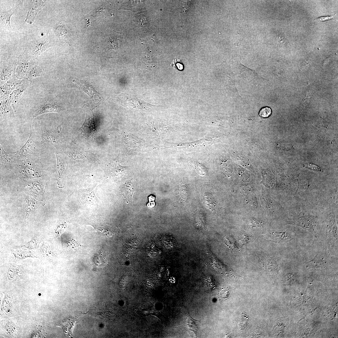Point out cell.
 I'll return each mask as SVG.
<instances>
[{
    "label": "cell",
    "mask_w": 338,
    "mask_h": 338,
    "mask_svg": "<svg viewBox=\"0 0 338 338\" xmlns=\"http://www.w3.org/2000/svg\"><path fill=\"white\" fill-rule=\"evenodd\" d=\"M36 60V58L27 50H25L18 56L16 77L19 79H23L29 68Z\"/></svg>",
    "instance_id": "cell-1"
},
{
    "label": "cell",
    "mask_w": 338,
    "mask_h": 338,
    "mask_svg": "<svg viewBox=\"0 0 338 338\" xmlns=\"http://www.w3.org/2000/svg\"><path fill=\"white\" fill-rule=\"evenodd\" d=\"M17 60L15 58H8L0 65V85L16 77Z\"/></svg>",
    "instance_id": "cell-2"
},
{
    "label": "cell",
    "mask_w": 338,
    "mask_h": 338,
    "mask_svg": "<svg viewBox=\"0 0 338 338\" xmlns=\"http://www.w3.org/2000/svg\"><path fill=\"white\" fill-rule=\"evenodd\" d=\"M30 83V80L23 79L18 84L15 88L10 95L9 100L14 110L23 93Z\"/></svg>",
    "instance_id": "cell-3"
},
{
    "label": "cell",
    "mask_w": 338,
    "mask_h": 338,
    "mask_svg": "<svg viewBox=\"0 0 338 338\" xmlns=\"http://www.w3.org/2000/svg\"><path fill=\"white\" fill-rule=\"evenodd\" d=\"M62 111L60 106L50 101L43 102L38 105L32 115L33 118L43 114L50 112H60Z\"/></svg>",
    "instance_id": "cell-4"
},
{
    "label": "cell",
    "mask_w": 338,
    "mask_h": 338,
    "mask_svg": "<svg viewBox=\"0 0 338 338\" xmlns=\"http://www.w3.org/2000/svg\"><path fill=\"white\" fill-rule=\"evenodd\" d=\"M25 21L30 24L32 23L38 12L44 7V2L42 0H30Z\"/></svg>",
    "instance_id": "cell-5"
},
{
    "label": "cell",
    "mask_w": 338,
    "mask_h": 338,
    "mask_svg": "<svg viewBox=\"0 0 338 338\" xmlns=\"http://www.w3.org/2000/svg\"><path fill=\"white\" fill-rule=\"evenodd\" d=\"M119 97H118L119 101L125 105L132 107L134 106H136V107H140L141 106L145 107L151 105L139 100L133 95L125 94L123 95L122 94Z\"/></svg>",
    "instance_id": "cell-6"
},
{
    "label": "cell",
    "mask_w": 338,
    "mask_h": 338,
    "mask_svg": "<svg viewBox=\"0 0 338 338\" xmlns=\"http://www.w3.org/2000/svg\"><path fill=\"white\" fill-rule=\"evenodd\" d=\"M31 129L29 137L24 145L16 152V155L21 159H26L33 154L35 149L32 135Z\"/></svg>",
    "instance_id": "cell-7"
},
{
    "label": "cell",
    "mask_w": 338,
    "mask_h": 338,
    "mask_svg": "<svg viewBox=\"0 0 338 338\" xmlns=\"http://www.w3.org/2000/svg\"><path fill=\"white\" fill-rule=\"evenodd\" d=\"M44 74L42 63L36 60L29 68L23 79L30 80L35 78L43 76Z\"/></svg>",
    "instance_id": "cell-8"
},
{
    "label": "cell",
    "mask_w": 338,
    "mask_h": 338,
    "mask_svg": "<svg viewBox=\"0 0 338 338\" xmlns=\"http://www.w3.org/2000/svg\"><path fill=\"white\" fill-rule=\"evenodd\" d=\"M21 80L15 77L0 85V99L9 98L10 95Z\"/></svg>",
    "instance_id": "cell-9"
},
{
    "label": "cell",
    "mask_w": 338,
    "mask_h": 338,
    "mask_svg": "<svg viewBox=\"0 0 338 338\" xmlns=\"http://www.w3.org/2000/svg\"><path fill=\"white\" fill-rule=\"evenodd\" d=\"M85 134L91 136L94 134L95 124L93 112L90 110L86 111L85 120L82 127Z\"/></svg>",
    "instance_id": "cell-10"
},
{
    "label": "cell",
    "mask_w": 338,
    "mask_h": 338,
    "mask_svg": "<svg viewBox=\"0 0 338 338\" xmlns=\"http://www.w3.org/2000/svg\"><path fill=\"white\" fill-rule=\"evenodd\" d=\"M16 7H13L7 11L1 12L0 23L3 28L11 31H13L10 25V18L17 10Z\"/></svg>",
    "instance_id": "cell-11"
},
{
    "label": "cell",
    "mask_w": 338,
    "mask_h": 338,
    "mask_svg": "<svg viewBox=\"0 0 338 338\" xmlns=\"http://www.w3.org/2000/svg\"><path fill=\"white\" fill-rule=\"evenodd\" d=\"M8 98L0 99L1 120L10 117L13 114L12 109H13L11 105Z\"/></svg>",
    "instance_id": "cell-12"
},
{
    "label": "cell",
    "mask_w": 338,
    "mask_h": 338,
    "mask_svg": "<svg viewBox=\"0 0 338 338\" xmlns=\"http://www.w3.org/2000/svg\"><path fill=\"white\" fill-rule=\"evenodd\" d=\"M127 169L126 167L122 166L117 162L113 161L109 165L107 172L110 176L114 177L125 173Z\"/></svg>",
    "instance_id": "cell-13"
},
{
    "label": "cell",
    "mask_w": 338,
    "mask_h": 338,
    "mask_svg": "<svg viewBox=\"0 0 338 338\" xmlns=\"http://www.w3.org/2000/svg\"><path fill=\"white\" fill-rule=\"evenodd\" d=\"M74 82L79 84L81 89L91 97L93 101H94L95 100H96V98L98 99L99 101L101 100L100 95L91 85L81 81L74 80Z\"/></svg>",
    "instance_id": "cell-14"
},
{
    "label": "cell",
    "mask_w": 338,
    "mask_h": 338,
    "mask_svg": "<svg viewBox=\"0 0 338 338\" xmlns=\"http://www.w3.org/2000/svg\"><path fill=\"white\" fill-rule=\"evenodd\" d=\"M135 191V187L133 183L128 182L124 185L121 189L122 194L125 201L131 202L133 194Z\"/></svg>",
    "instance_id": "cell-15"
},
{
    "label": "cell",
    "mask_w": 338,
    "mask_h": 338,
    "mask_svg": "<svg viewBox=\"0 0 338 338\" xmlns=\"http://www.w3.org/2000/svg\"><path fill=\"white\" fill-rule=\"evenodd\" d=\"M50 41L49 37L45 38L39 43L36 44L33 48L31 53L36 57V56L40 54L50 46Z\"/></svg>",
    "instance_id": "cell-16"
},
{
    "label": "cell",
    "mask_w": 338,
    "mask_h": 338,
    "mask_svg": "<svg viewBox=\"0 0 338 338\" xmlns=\"http://www.w3.org/2000/svg\"><path fill=\"white\" fill-rule=\"evenodd\" d=\"M82 194L83 200L85 203L92 204L97 202V199L95 194L93 187H89L83 191Z\"/></svg>",
    "instance_id": "cell-17"
},
{
    "label": "cell",
    "mask_w": 338,
    "mask_h": 338,
    "mask_svg": "<svg viewBox=\"0 0 338 338\" xmlns=\"http://www.w3.org/2000/svg\"><path fill=\"white\" fill-rule=\"evenodd\" d=\"M200 320H195L189 315L187 316L186 320V328L188 332H192L196 335L198 330V323Z\"/></svg>",
    "instance_id": "cell-18"
},
{
    "label": "cell",
    "mask_w": 338,
    "mask_h": 338,
    "mask_svg": "<svg viewBox=\"0 0 338 338\" xmlns=\"http://www.w3.org/2000/svg\"><path fill=\"white\" fill-rule=\"evenodd\" d=\"M42 131V142L54 143L56 142L54 135L48 129L44 126L41 127Z\"/></svg>",
    "instance_id": "cell-19"
},
{
    "label": "cell",
    "mask_w": 338,
    "mask_h": 338,
    "mask_svg": "<svg viewBox=\"0 0 338 338\" xmlns=\"http://www.w3.org/2000/svg\"><path fill=\"white\" fill-rule=\"evenodd\" d=\"M327 258L324 255H317L315 258L310 262V264L312 266H317L322 265L327 260Z\"/></svg>",
    "instance_id": "cell-20"
},
{
    "label": "cell",
    "mask_w": 338,
    "mask_h": 338,
    "mask_svg": "<svg viewBox=\"0 0 338 338\" xmlns=\"http://www.w3.org/2000/svg\"><path fill=\"white\" fill-rule=\"evenodd\" d=\"M285 232H273L270 233L271 238L276 240H282L289 238L287 237L288 235Z\"/></svg>",
    "instance_id": "cell-21"
},
{
    "label": "cell",
    "mask_w": 338,
    "mask_h": 338,
    "mask_svg": "<svg viewBox=\"0 0 338 338\" xmlns=\"http://www.w3.org/2000/svg\"><path fill=\"white\" fill-rule=\"evenodd\" d=\"M56 155L57 162V170L60 175L64 169V163L62 159L58 154L56 153Z\"/></svg>",
    "instance_id": "cell-22"
},
{
    "label": "cell",
    "mask_w": 338,
    "mask_h": 338,
    "mask_svg": "<svg viewBox=\"0 0 338 338\" xmlns=\"http://www.w3.org/2000/svg\"><path fill=\"white\" fill-rule=\"evenodd\" d=\"M197 225L201 229H203L205 226V219L204 216L201 214H198L196 217Z\"/></svg>",
    "instance_id": "cell-23"
},
{
    "label": "cell",
    "mask_w": 338,
    "mask_h": 338,
    "mask_svg": "<svg viewBox=\"0 0 338 338\" xmlns=\"http://www.w3.org/2000/svg\"><path fill=\"white\" fill-rule=\"evenodd\" d=\"M271 113V110L269 107H265L262 108L259 111V115L263 118H267L269 117Z\"/></svg>",
    "instance_id": "cell-24"
},
{
    "label": "cell",
    "mask_w": 338,
    "mask_h": 338,
    "mask_svg": "<svg viewBox=\"0 0 338 338\" xmlns=\"http://www.w3.org/2000/svg\"><path fill=\"white\" fill-rule=\"evenodd\" d=\"M68 244L69 247L75 250H77V249L81 246L79 243L73 239L68 242Z\"/></svg>",
    "instance_id": "cell-25"
},
{
    "label": "cell",
    "mask_w": 338,
    "mask_h": 338,
    "mask_svg": "<svg viewBox=\"0 0 338 338\" xmlns=\"http://www.w3.org/2000/svg\"><path fill=\"white\" fill-rule=\"evenodd\" d=\"M67 227V224H64L59 226L56 230V233L58 237L60 236L61 234L66 229Z\"/></svg>",
    "instance_id": "cell-26"
},
{
    "label": "cell",
    "mask_w": 338,
    "mask_h": 338,
    "mask_svg": "<svg viewBox=\"0 0 338 338\" xmlns=\"http://www.w3.org/2000/svg\"><path fill=\"white\" fill-rule=\"evenodd\" d=\"M8 155L0 146V158L1 160L6 162L8 161Z\"/></svg>",
    "instance_id": "cell-27"
},
{
    "label": "cell",
    "mask_w": 338,
    "mask_h": 338,
    "mask_svg": "<svg viewBox=\"0 0 338 338\" xmlns=\"http://www.w3.org/2000/svg\"><path fill=\"white\" fill-rule=\"evenodd\" d=\"M138 18V22L139 24L141 26H144L146 23V17L145 16L140 15Z\"/></svg>",
    "instance_id": "cell-28"
},
{
    "label": "cell",
    "mask_w": 338,
    "mask_h": 338,
    "mask_svg": "<svg viewBox=\"0 0 338 338\" xmlns=\"http://www.w3.org/2000/svg\"><path fill=\"white\" fill-rule=\"evenodd\" d=\"M249 225L253 227H259L260 225L259 221L256 219H251L249 221Z\"/></svg>",
    "instance_id": "cell-29"
},
{
    "label": "cell",
    "mask_w": 338,
    "mask_h": 338,
    "mask_svg": "<svg viewBox=\"0 0 338 338\" xmlns=\"http://www.w3.org/2000/svg\"><path fill=\"white\" fill-rule=\"evenodd\" d=\"M334 16H327L321 17L318 18V19L321 21H325L328 20L332 19Z\"/></svg>",
    "instance_id": "cell-30"
},
{
    "label": "cell",
    "mask_w": 338,
    "mask_h": 338,
    "mask_svg": "<svg viewBox=\"0 0 338 338\" xmlns=\"http://www.w3.org/2000/svg\"><path fill=\"white\" fill-rule=\"evenodd\" d=\"M62 127L61 126H59L57 128V131L58 133H59L62 130Z\"/></svg>",
    "instance_id": "cell-31"
}]
</instances>
